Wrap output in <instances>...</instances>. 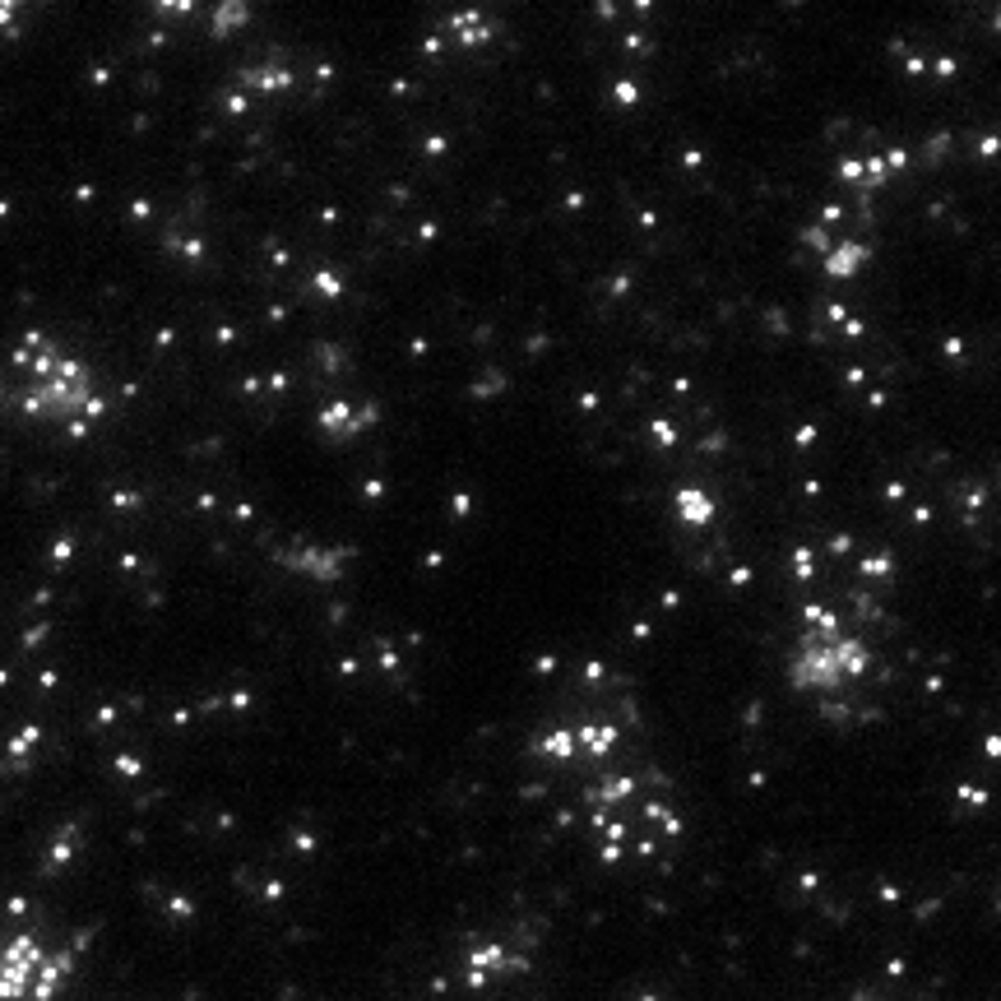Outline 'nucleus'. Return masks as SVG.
<instances>
[{
  "label": "nucleus",
  "mask_w": 1001,
  "mask_h": 1001,
  "mask_svg": "<svg viewBox=\"0 0 1001 1001\" xmlns=\"http://www.w3.org/2000/svg\"><path fill=\"white\" fill-rule=\"evenodd\" d=\"M0 404L14 418L51 426V432L84 436L107 413V399L89 362L66 353L47 334H28L0 371Z\"/></svg>",
  "instance_id": "1"
},
{
  "label": "nucleus",
  "mask_w": 1001,
  "mask_h": 1001,
  "mask_svg": "<svg viewBox=\"0 0 1001 1001\" xmlns=\"http://www.w3.org/2000/svg\"><path fill=\"white\" fill-rule=\"evenodd\" d=\"M23 14H28V0H0V33H14Z\"/></svg>",
  "instance_id": "2"
}]
</instances>
